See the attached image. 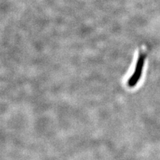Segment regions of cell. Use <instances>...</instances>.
<instances>
[{
  "label": "cell",
  "instance_id": "6da1fadb",
  "mask_svg": "<svg viewBox=\"0 0 160 160\" xmlns=\"http://www.w3.org/2000/svg\"><path fill=\"white\" fill-rule=\"evenodd\" d=\"M146 53L144 52H140L137 60L136 67H135L134 72L128 81V86L129 88H134L139 82L142 76L143 69L145 65V62H146Z\"/></svg>",
  "mask_w": 160,
  "mask_h": 160
}]
</instances>
